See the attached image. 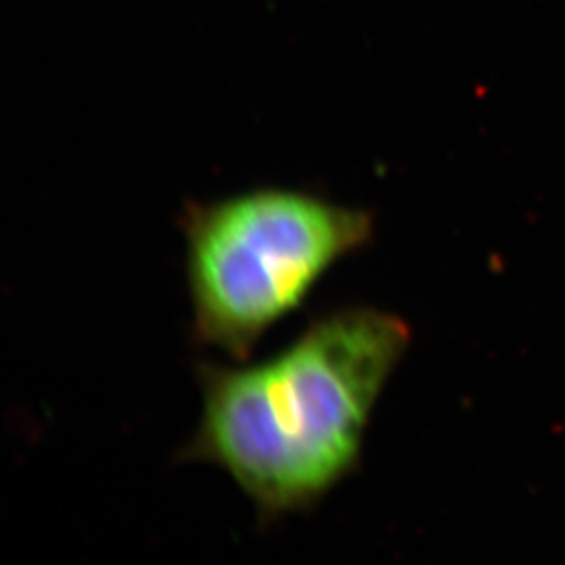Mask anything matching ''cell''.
<instances>
[{
  "instance_id": "7a4b0ae2",
  "label": "cell",
  "mask_w": 565,
  "mask_h": 565,
  "mask_svg": "<svg viewBox=\"0 0 565 565\" xmlns=\"http://www.w3.org/2000/svg\"><path fill=\"white\" fill-rule=\"evenodd\" d=\"M182 233L192 337L246 363L326 273L369 246L375 224L364 209L266 188L189 203Z\"/></svg>"
},
{
  "instance_id": "6da1fadb",
  "label": "cell",
  "mask_w": 565,
  "mask_h": 565,
  "mask_svg": "<svg viewBox=\"0 0 565 565\" xmlns=\"http://www.w3.org/2000/svg\"><path fill=\"white\" fill-rule=\"evenodd\" d=\"M408 347L405 320L353 306L319 315L262 363H202V416L180 459L218 467L262 523L311 511L358 469Z\"/></svg>"
}]
</instances>
